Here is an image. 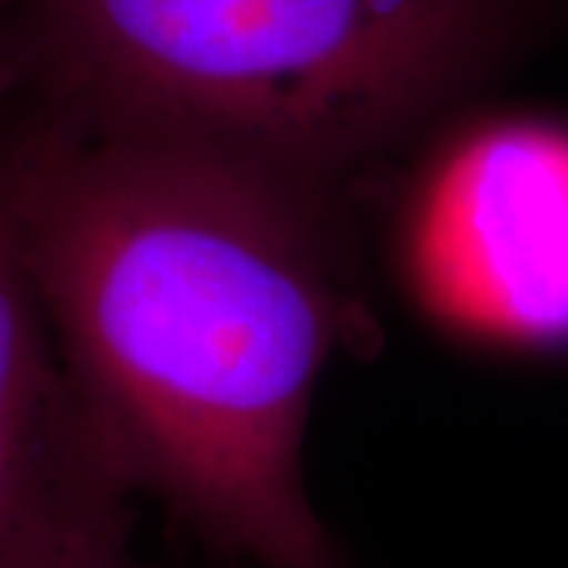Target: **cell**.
<instances>
[{
    "mask_svg": "<svg viewBox=\"0 0 568 568\" xmlns=\"http://www.w3.org/2000/svg\"><path fill=\"white\" fill-rule=\"evenodd\" d=\"M10 140L41 306L136 493L260 568H342L304 439L332 354L373 342L357 212L22 92Z\"/></svg>",
    "mask_w": 568,
    "mask_h": 568,
    "instance_id": "1",
    "label": "cell"
},
{
    "mask_svg": "<svg viewBox=\"0 0 568 568\" xmlns=\"http://www.w3.org/2000/svg\"><path fill=\"white\" fill-rule=\"evenodd\" d=\"M22 99L361 209L568 0H0Z\"/></svg>",
    "mask_w": 568,
    "mask_h": 568,
    "instance_id": "2",
    "label": "cell"
},
{
    "mask_svg": "<svg viewBox=\"0 0 568 568\" xmlns=\"http://www.w3.org/2000/svg\"><path fill=\"white\" fill-rule=\"evenodd\" d=\"M398 174V265L429 320L568 354V118L474 104Z\"/></svg>",
    "mask_w": 568,
    "mask_h": 568,
    "instance_id": "3",
    "label": "cell"
},
{
    "mask_svg": "<svg viewBox=\"0 0 568 568\" xmlns=\"http://www.w3.org/2000/svg\"><path fill=\"white\" fill-rule=\"evenodd\" d=\"M13 104L0 114V568L126 559L136 487L63 361L22 246Z\"/></svg>",
    "mask_w": 568,
    "mask_h": 568,
    "instance_id": "4",
    "label": "cell"
},
{
    "mask_svg": "<svg viewBox=\"0 0 568 568\" xmlns=\"http://www.w3.org/2000/svg\"><path fill=\"white\" fill-rule=\"evenodd\" d=\"M17 92H20V67H17L10 36H7L3 10H0V114L7 111V104L17 99Z\"/></svg>",
    "mask_w": 568,
    "mask_h": 568,
    "instance_id": "5",
    "label": "cell"
},
{
    "mask_svg": "<svg viewBox=\"0 0 568 568\" xmlns=\"http://www.w3.org/2000/svg\"><path fill=\"white\" fill-rule=\"evenodd\" d=\"M111 568H133V566H130L126 559H121V562H114V566H111Z\"/></svg>",
    "mask_w": 568,
    "mask_h": 568,
    "instance_id": "6",
    "label": "cell"
}]
</instances>
